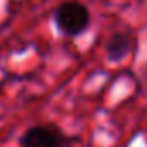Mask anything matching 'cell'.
Listing matches in <instances>:
<instances>
[{"label":"cell","instance_id":"cell-1","mask_svg":"<svg viewBox=\"0 0 147 147\" xmlns=\"http://www.w3.org/2000/svg\"><path fill=\"white\" fill-rule=\"evenodd\" d=\"M55 26L61 33L67 36H76L83 33L90 24V12L88 9L76 2V0H67L61 4L55 11Z\"/></svg>","mask_w":147,"mask_h":147},{"label":"cell","instance_id":"cell-2","mask_svg":"<svg viewBox=\"0 0 147 147\" xmlns=\"http://www.w3.org/2000/svg\"><path fill=\"white\" fill-rule=\"evenodd\" d=\"M67 142H71V138H66V135L54 125L31 126L21 138L23 147H66Z\"/></svg>","mask_w":147,"mask_h":147},{"label":"cell","instance_id":"cell-3","mask_svg":"<svg viewBox=\"0 0 147 147\" xmlns=\"http://www.w3.org/2000/svg\"><path fill=\"white\" fill-rule=\"evenodd\" d=\"M135 49V36L130 31H116L106 42V57L111 62L123 61L131 50Z\"/></svg>","mask_w":147,"mask_h":147}]
</instances>
